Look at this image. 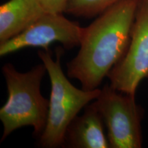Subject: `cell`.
Listing matches in <instances>:
<instances>
[{
    "label": "cell",
    "instance_id": "52a82bcc",
    "mask_svg": "<svg viewBox=\"0 0 148 148\" xmlns=\"http://www.w3.org/2000/svg\"><path fill=\"white\" fill-rule=\"evenodd\" d=\"M104 122L95 101L84 107L68 126L62 147L69 148H109Z\"/></svg>",
    "mask_w": 148,
    "mask_h": 148
},
{
    "label": "cell",
    "instance_id": "30bf717a",
    "mask_svg": "<svg viewBox=\"0 0 148 148\" xmlns=\"http://www.w3.org/2000/svg\"><path fill=\"white\" fill-rule=\"evenodd\" d=\"M47 12L63 13L69 0H40Z\"/></svg>",
    "mask_w": 148,
    "mask_h": 148
},
{
    "label": "cell",
    "instance_id": "7a4b0ae2",
    "mask_svg": "<svg viewBox=\"0 0 148 148\" xmlns=\"http://www.w3.org/2000/svg\"><path fill=\"white\" fill-rule=\"evenodd\" d=\"M46 72L45 64H37L27 72H19L10 63L3 66L8 99L0 109L3 125V142L11 133L24 126H32L34 134L40 136L47 123L49 99L40 92Z\"/></svg>",
    "mask_w": 148,
    "mask_h": 148
},
{
    "label": "cell",
    "instance_id": "9c48e42d",
    "mask_svg": "<svg viewBox=\"0 0 148 148\" xmlns=\"http://www.w3.org/2000/svg\"><path fill=\"white\" fill-rule=\"evenodd\" d=\"M119 1L121 0H69L64 12L80 17H93Z\"/></svg>",
    "mask_w": 148,
    "mask_h": 148
},
{
    "label": "cell",
    "instance_id": "ba28073f",
    "mask_svg": "<svg viewBox=\"0 0 148 148\" xmlns=\"http://www.w3.org/2000/svg\"><path fill=\"white\" fill-rule=\"evenodd\" d=\"M40 0H8L0 6V43L21 34L46 13Z\"/></svg>",
    "mask_w": 148,
    "mask_h": 148
},
{
    "label": "cell",
    "instance_id": "277c9868",
    "mask_svg": "<svg viewBox=\"0 0 148 148\" xmlns=\"http://www.w3.org/2000/svg\"><path fill=\"white\" fill-rule=\"evenodd\" d=\"M95 101L107 129L110 147L140 148L143 145L141 121L144 111L135 95L103 86Z\"/></svg>",
    "mask_w": 148,
    "mask_h": 148
},
{
    "label": "cell",
    "instance_id": "5b68a950",
    "mask_svg": "<svg viewBox=\"0 0 148 148\" xmlns=\"http://www.w3.org/2000/svg\"><path fill=\"white\" fill-rule=\"evenodd\" d=\"M107 77L112 88L132 95L148 78V0H140L126 51Z\"/></svg>",
    "mask_w": 148,
    "mask_h": 148
},
{
    "label": "cell",
    "instance_id": "8992f818",
    "mask_svg": "<svg viewBox=\"0 0 148 148\" xmlns=\"http://www.w3.org/2000/svg\"><path fill=\"white\" fill-rule=\"evenodd\" d=\"M62 14L46 12L21 34L1 42L0 56H4L26 47L48 49L53 42H60L66 49L79 46L82 27Z\"/></svg>",
    "mask_w": 148,
    "mask_h": 148
},
{
    "label": "cell",
    "instance_id": "6da1fadb",
    "mask_svg": "<svg viewBox=\"0 0 148 148\" xmlns=\"http://www.w3.org/2000/svg\"><path fill=\"white\" fill-rule=\"evenodd\" d=\"M140 0H121L82 27L79 49L66 63V74L80 82L82 88H98L123 57Z\"/></svg>",
    "mask_w": 148,
    "mask_h": 148
},
{
    "label": "cell",
    "instance_id": "3957f363",
    "mask_svg": "<svg viewBox=\"0 0 148 148\" xmlns=\"http://www.w3.org/2000/svg\"><path fill=\"white\" fill-rule=\"evenodd\" d=\"M63 48L59 47L56 49L55 60L49 49L38 51V57L47 69L51 83L47 123L38 142L43 148L62 147L70 123L83 108L97 99L101 91L99 88L92 90L79 89L71 84L61 67Z\"/></svg>",
    "mask_w": 148,
    "mask_h": 148
}]
</instances>
